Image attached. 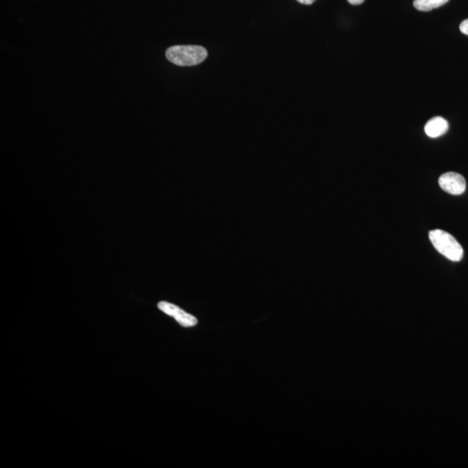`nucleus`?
<instances>
[{
  "label": "nucleus",
  "instance_id": "nucleus-7",
  "mask_svg": "<svg viewBox=\"0 0 468 468\" xmlns=\"http://www.w3.org/2000/svg\"><path fill=\"white\" fill-rule=\"evenodd\" d=\"M460 32L468 36V19L464 20L461 22L460 26Z\"/></svg>",
  "mask_w": 468,
  "mask_h": 468
},
{
  "label": "nucleus",
  "instance_id": "nucleus-8",
  "mask_svg": "<svg viewBox=\"0 0 468 468\" xmlns=\"http://www.w3.org/2000/svg\"><path fill=\"white\" fill-rule=\"evenodd\" d=\"M348 2L349 3V4L358 6L362 4V3L364 2V0H348Z\"/></svg>",
  "mask_w": 468,
  "mask_h": 468
},
{
  "label": "nucleus",
  "instance_id": "nucleus-3",
  "mask_svg": "<svg viewBox=\"0 0 468 468\" xmlns=\"http://www.w3.org/2000/svg\"><path fill=\"white\" fill-rule=\"evenodd\" d=\"M439 185L444 191L453 195H460L466 191V179L462 175L454 172H447L440 176Z\"/></svg>",
  "mask_w": 468,
  "mask_h": 468
},
{
  "label": "nucleus",
  "instance_id": "nucleus-2",
  "mask_svg": "<svg viewBox=\"0 0 468 468\" xmlns=\"http://www.w3.org/2000/svg\"><path fill=\"white\" fill-rule=\"evenodd\" d=\"M430 242L435 248L447 259L459 262L462 260L464 251L454 237L442 230H433L429 233Z\"/></svg>",
  "mask_w": 468,
  "mask_h": 468
},
{
  "label": "nucleus",
  "instance_id": "nucleus-9",
  "mask_svg": "<svg viewBox=\"0 0 468 468\" xmlns=\"http://www.w3.org/2000/svg\"><path fill=\"white\" fill-rule=\"evenodd\" d=\"M298 2L300 3V4H304V5H311L313 4L316 0H298Z\"/></svg>",
  "mask_w": 468,
  "mask_h": 468
},
{
  "label": "nucleus",
  "instance_id": "nucleus-6",
  "mask_svg": "<svg viewBox=\"0 0 468 468\" xmlns=\"http://www.w3.org/2000/svg\"><path fill=\"white\" fill-rule=\"evenodd\" d=\"M449 2V0H415L413 6L422 12H430L433 9L439 8Z\"/></svg>",
  "mask_w": 468,
  "mask_h": 468
},
{
  "label": "nucleus",
  "instance_id": "nucleus-5",
  "mask_svg": "<svg viewBox=\"0 0 468 468\" xmlns=\"http://www.w3.org/2000/svg\"><path fill=\"white\" fill-rule=\"evenodd\" d=\"M449 125L447 120L440 117L432 118L427 121L425 126V133L427 137L436 138L442 137L449 130Z\"/></svg>",
  "mask_w": 468,
  "mask_h": 468
},
{
  "label": "nucleus",
  "instance_id": "nucleus-1",
  "mask_svg": "<svg viewBox=\"0 0 468 468\" xmlns=\"http://www.w3.org/2000/svg\"><path fill=\"white\" fill-rule=\"evenodd\" d=\"M169 62L178 66H195L205 61L208 50L199 46H175L166 52Z\"/></svg>",
  "mask_w": 468,
  "mask_h": 468
},
{
  "label": "nucleus",
  "instance_id": "nucleus-4",
  "mask_svg": "<svg viewBox=\"0 0 468 468\" xmlns=\"http://www.w3.org/2000/svg\"><path fill=\"white\" fill-rule=\"evenodd\" d=\"M158 308L168 316L175 318L176 322L183 327H193L198 323L197 318L186 313L177 305L168 303V302H160L158 304Z\"/></svg>",
  "mask_w": 468,
  "mask_h": 468
}]
</instances>
